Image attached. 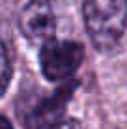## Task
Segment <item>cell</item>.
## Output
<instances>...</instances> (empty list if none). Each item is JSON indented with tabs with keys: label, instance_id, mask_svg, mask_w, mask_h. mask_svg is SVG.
<instances>
[{
	"label": "cell",
	"instance_id": "cell-1",
	"mask_svg": "<svg viewBox=\"0 0 127 129\" xmlns=\"http://www.w3.org/2000/svg\"><path fill=\"white\" fill-rule=\"evenodd\" d=\"M84 24L99 51H112L127 32V0H84Z\"/></svg>",
	"mask_w": 127,
	"mask_h": 129
},
{
	"label": "cell",
	"instance_id": "cell-2",
	"mask_svg": "<svg viewBox=\"0 0 127 129\" xmlns=\"http://www.w3.org/2000/svg\"><path fill=\"white\" fill-rule=\"evenodd\" d=\"M75 86L77 82H65L49 95H37L23 101L19 109L23 125L28 129H49L60 123Z\"/></svg>",
	"mask_w": 127,
	"mask_h": 129
},
{
	"label": "cell",
	"instance_id": "cell-3",
	"mask_svg": "<svg viewBox=\"0 0 127 129\" xmlns=\"http://www.w3.org/2000/svg\"><path fill=\"white\" fill-rule=\"evenodd\" d=\"M84 49L77 41L49 39L39 52V66L49 81H67L80 66Z\"/></svg>",
	"mask_w": 127,
	"mask_h": 129
},
{
	"label": "cell",
	"instance_id": "cell-4",
	"mask_svg": "<svg viewBox=\"0 0 127 129\" xmlns=\"http://www.w3.org/2000/svg\"><path fill=\"white\" fill-rule=\"evenodd\" d=\"M21 30L30 41L47 43L58 30V11L52 0H30L21 11Z\"/></svg>",
	"mask_w": 127,
	"mask_h": 129
},
{
	"label": "cell",
	"instance_id": "cell-5",
	"mask_svg": "<svg viewBox=\"0 0 127 129\" xmlns=\"http://www.w3.org/2000/svg\"><path fill=\"white\" fill-rule=\"evenodd\" d=\"M10 79H11V60H10V52H8L6 43L0 38V95L6 92Z\"/></svg>",
	"mask_w": 127,
	"mask_h": 129
},
{
	"label": "cell",
	"instance_id": "cell-6",
	"mask_svg": "<svg viewBox=\"0 0 127 129\" xmlns=\"http://www.w3.org/2000/svg\"><path fill=\"white\" fill-rule=\"evenodd\" d=\"M49 129H80V125H78V122H75V120H67V122H60V123H56V125H52Z\"/></svg>",
	"mask_w": 127,
	"mask_h": 129
},
{
	"label": "cell",
	"instance_id": "cell-7",
	"mask_svg": "<svg viewBox=\"0 0 127 129\" xmlns=\"http://www.w3.org/2000/svg\"><path fill=\"white\" fill-rule=\"evenodd\" d=\"M0 129H13L10 120H8L6 116H2V114H0Z\"/></svg>",
	"mask_w": 127,
	"mask_h": 129
}]
</instances>
